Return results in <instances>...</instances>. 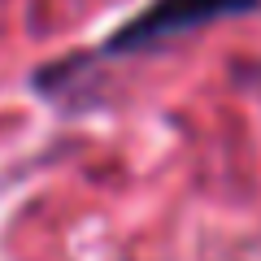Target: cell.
<instances>
[{
  "label": "cell",
  "mask_w": 261,
  "mask_h": 261,
  "mask_svg": "<svg viewBox=\"0 0 261 261\" xmlns=\"http://www.w3.org/2000/svg\"><path fill=\"white\" fill-rule=\"evenodd\" d=\"M257 5H261V0H152L148 9H140L135 18L122 22L109 39H100L87 57H65V61H53L48 70H39V74H35V87H44V83H53V79L70 74V70H79V65L157 48V44H166V39H178V35H187V31L209 27V22L248 13V9H257Z\"/></svg>",
  "instance_id": "1"
}]
</instances>
